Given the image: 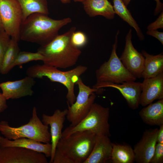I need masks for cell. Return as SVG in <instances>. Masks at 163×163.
Masks as SVG:
<instances>
[{"instance_id":"1","label":"cell","mask_w":163,"mask_h":163,"mask_svg":"<svg viewBox=\"0 0 163 163\" xmlns=\"http://www.w3.org/2000/svg\"><path fill=\"white\" fill-rule=\"evenodd\" d=\"M70 18L55 20L48 15L35 13L23 21L19 31L20 40L45 46L58 35L59 30L72 22Z\"/></svg>"},{"instance_id":"2","label":"cell","mask_w":163,"mask_h":163,"mask_svg":"<svg viewBox=\"0 0 163 163\" xmlns=\"http://www.w3.org/2000/svg\"><path fill=\"white\" fill-rule=\"evenodd\" d=\"M75 27L58 35L47 45L40 46L37 52L43 56V64L57 68L66 69L75 65L82 53L72 43L71 38L75 31Z\"/></svg>"},{"instance_id":"3","label":"cell","mask_w":163,"mask_h":163,"mask_svg":"<svg viewBox=\"0 0 163 163\" xmlns=\"http://www.w3.org/2000/svg\"><path fill=\"white\" fill-rule=\"evenodd\" d=\"M96 135L89 131H78L61 138L53 163H84L94 146Z\"/></svg>"},{"instance_id":"4","label":"cell","mask_w":163,"mask_h":163,"mask_svg":"<svg viewBox=\"0 0 163 163\" xmlns=\"http://www.w3.org/2000/svg\"><path fill=\"white\" fill-rule=\"evenodd\" d=\"M87 67L78 65L71 70L62 71L54 67L45 65L36 64L28 68L27 76L34 78L46 77L52 82H58L66 88L67 102L70 105L75 101L76 97L74 92L75 85L80 77L87 70Z\"/></svg>"},{"instance_id":"5","label":"cell","mask_w":163,"mask_h":163,"mask_svg":"<svg viewBox=\"0 0 163 163\" xmlns=\"http://www.w3.org/2000/svg\"><path fill=\"white\" fill-rule=\"evenodd\" d=\"M37 109L34 107L32 116L27 124L17 127L10 126L6 121L0 122V132L5 138L14 140L27 138L44 143L51 140L48 126L44 124L38 117Z\"/></svg>"},{"instance_id":"6","label":"cell","mask_w":163,"mask_h":163,"mask_svg":"<svg viewBox=\"0 0 163 163\" xmlns=\"http://www.w3.org/2000/svg\"><path fill=\"white\" fill-rule=\"evenodd\" d=\"M110 109L94 103L87 115L77 124L66 128L62 138L78 131H90L96 136H110L109 123Z\"/></svg>"},{"instance_id":"7","label":"cell","mask_w":163,"mask_h":163,"mask_svg":"<svg viewBox=\"0 0 163 163\" xmlns=\"http://www.w3.org/2000/svg\"><path fill=\"white\" fill-rule=\"evenodd\" d=\"M119 33L118 30L109 60L103 63L95 72L97 83L120 84L124 82L135 81L136 79L124 67L117 55L116 50Z\"/></svg>"},{"instance_id":"8","label":"cell","mask_w":163,"mask_h":163,"mask_svg":"<svg viewBox=\"0 0 163 163\" xmlns=\"http://www.w3.org/2000/svg\"><path fill=\"white\" fill-rule=\"evenodd\" d=\"M75 84L78 88L76 100L71 105L67 102L68 108L66 118L70 123V126H75L87 115L96 98L94 93L100 90L87 86L80 77Z\"/></svg>"},{"instance_id":"9","label":"cell","mask_w":163,"mask_h":163,"mask_svg":"<svg viewBox=\"0 0 163 163\" xmlns=\"http://www.w3.org/2000/svg\"><path fill=\"white\" fill-rule=\"evenodd\" d=\"M0 14L5 31L18 41L22 12L17 0H0Z\"/></svg>"},{"instance_id":"10","label":"cell","mask_w":163,"mask_h":163,"mask_svg":"<svg viewBox=\"0 0 163 163\" xmlns=\"http://www.w3.org/2000/svg\"><path fill=\"white\" fill-rule=\"evenodd\" d=\"M43 153L18 147H0V163H47Z\"/></svg>"},{"instance_id":"11","label":"cell","mask_w":163,"mask_h":163,"mask_svg":"<svg viewBox=\"0 0 163 163\" xmlns=\"http://www.w3.org/2000/svg\"><path fill=\"white\" fill-rule=\"evenodd\" d=\"M132 30L130 29L125 38V48L120 59L124 67L136 78H142L145 58L134 47L131 39Z\"/></svg>"},{"instance_id":"12","label":"cell","mask_w":163,"mask_h":163,"mask_svg":"<svg viewBox=\"0 0 163 163\" xmlns=\"http://www.w3.org/2000/svg\"><path fill=\"white\" fill-rule=\"evenodd\" d=\"M111 87L118 90L126 100L129 107L133 109L138 108L142 91V83L135 81L124 82L120 84L110 82L96 83L93 88L100 89Z\"/></svg>"},{"instance_id":"13","label":"cell","mask_w":163,"mask_h":163,"mask_svg":"<svg viewBox=\"0 0 163 163\" xmlns=\"http://www.w3.org/2000/svg\"><path fill=\"white\" fill-rule=\"evenodd\" d=\"M158 129L145 130L133 149L135 161L137 163H150L157 143Z\"/></svg>"},{"instance_id":"14","label":"cell","mask_w":163,"mask_h":163,"mask_svg":"<svg viewBox=\"0 0 163 163\" xmlns=\"http://www.w3.org/2000/svg\"><path fill=\"white\" fill-rule=\"evenodd\" d=\"M34 78L27 76L19 80L8 81L0 83L2 94L7 100L18 99L34 94L32 88L35 84Z\"/></svg>"},{"instance_id":"15","label":"cell","mask_w":163,"mask_h":163,"mask_svg":"<svg viewBox=\"0 0 163 163\" xmlns=\"http://www.w3.org/2000/svg\"><path fill=\"white\" fill-rule=\"evenodd\" d=\"M67 113V109L62 110L57 109L52 115L43 114L42 121L43 123L50 126L52 154L50 163H53L57 145L62 138V130Z\"/></svg>"},{"instance_id":"16","label":"cell","mask_w":163,"mask_h":163,"mask_svg":"<svg viewBox=\"0 0 163 163\" xmlns=\"http://www.w3.org/2000/svg\"><path fill=\"white\" fill-rule=\"evenodd\" d=\"M142 83L140 104L145 107L155 100L163 99V73L144 79Z\"/></svg>"},{"instance_id":"17","label":"cell","mask_w":163,"mask_h":163,"mask_svg":"<svg viewBox=\"0 0 163 163\" xmlns=\"http://www.w3.org/2000/svg\"><path fill=\"white\" fill-rule=\"evenodd\" d=\"M109 136H96L92 150L84 163H105L110 160L113 143Z\"/></svg>"},{"instance_id":"18","label":"cell","mask_w":163,"mask_h":163,"mask_svg":"<svg viewBox=\"0 0 163 163\" xmlns=\"http://www.w3.org/2000/svg\"><path fill=\"white\" fill-rule=\"evenodd\" d=\"M18 147L32 150L45 154L47 158L51 155L52 147L50 142L43 144L31 139L20 138L11 140L2 137L0 147Z\"/></svg>"},{"instance_id":"19","label":"cell","mask_w":163,"mask_h":163,"mask_svg":"<svg viewBox=\"0 0 163 163\" xmlns=\"http://www.w3.org/2000/svg\"><path fill=\"white\" fill-rule=\"evenodd\" d=\"M82 3L84 10L90 17L101 15L108 19L114 18L113 5L108 0H84Z\"/></svg>"},{"instance_id":"20","label":"cell","mask_w":163,"mask_h":163,"mask_svg":"<svg viewBox=\"0 0 163 163\" xmlns=\"http://www.w3.org/2000/svg\"><path fill=\"white\" fill-rule=\"evenodd\" d=\"M145 107L139 112L142 121L150 125L163 124V99Z\"/></svg>"},{"instance_id":"21","label":"cell","mask_w":163,"mask_h":163,"mask_svg":"<svg viewBox=\"0 0 163 163\" xmlns=\"http://www.w3.org/2000/svg\"><path fill=\"white\" fill-rule=\"evenodd\" d=\"M145 58L142 78L144 79L155 77L163 73L162 53L155 55L150 54L144 50L142 53Z\"/></svg>"},{"instance_id":"22","label":"cell","mask_w":163,"mask_h":163,"mask_svg":"<svg viewBox=\"0 0 163 163\" xmlns=\"http://www.w3.org/2000/svg\"><path fill=\"white\" fill-rule=\"evenodd\" d=\"M22 10V21L35 13L49 14L47 0H17Z\"/></svg>"},{"instance_id":"23","label":"cell","mask_w":163,"mask_h":163,"mask_svg":"<svg viewBox=\"0 0 163 163\" xmlns=\"http://www.w3.org/2000/svg\"><path fill=\"white\" fill-rule=\"evenodd\" d=\"M113 2L115 14L118 15L123 21L133 28L139 39L143 40L145 37L140 28L133 17L127 8L123 0H113Z\"/></svg>"},{"instance_id":"24","label":"cell","mask_w":163,"mask_h":163,"mask_svg":"<svg viewBox=\"0 0 163 163\" xmlns=\"http://www.w3.org/2000/svg\"><path fill=\"white\" fill-rule=\"evenodd\" d=\"M110 160L113 163H133L135 161L133 149L129 145L113 143Z\"/></svg>"},{"instance_id":"25","label":"cell","mask_w":163,"mask_h":163,"mask_svg":"<svg viewBox=\"0 0 163 163\" xmlns=\"http://www.w3.org/2000/svg\"><path fill=\"white\" fill-rule=\"evenodd\" d=\"M18 42L11 38L0 69V73L2 74H7L13 68V64L20 51Z\"/></svg>"},{"instance_id":"26","label":"cell","mask_w":163,"mask_h":163,"mask_svg":"<svg viewBox=\"0 0 163 163\" xmlns=\"http://www.w3.org/2000/svg\"><path fill=\"white\" fill-rule=\"evenodd\" d=\"M43 56L39 52L32 53L20 51L13 64V68L15 66L27 63L32 61L41 60Z\"/></svg>"},{"instance_id":"27","label":"cell","mask_w":163,"mask_h":163,"mask_svg":"<svg viewBox=\"0 0 163 163\" xmlns=\"http://www.w3.org/2000/svg\"><path fill=\"white\" fill-rule=\"evenodd\" d=\"M11 39V37L5 31L0 32V69Z\"/></svg>"},{"instance_id":"28","label":"cell","mask_w":163,"mask_h":163,"mask_svg":"<svg viewBox=\"0 0 163 163\" xmlns=\"http://www.w3.org/2000/svg\"><path fill=\"white\" fill-rule=\"evenodd\" d=\"M71 40L73 45L79 48L86 45L87 39L84 33L81 31H75L72 35Z\"/></svg>"},{"instance_id":"29","label":"cell","mask_w":163,"mask_h":163,"mask_svg":"<svg viewBox=\"0 0 163 163\" xmlns=\"http://www.w3.org/2000/svg\"><path fill=\"white\" fill-rule=\"evenodd\" d=\"M163 162V143H157L153 156L150 163Z\"/></svg>"},{"instance_id":"30","label":"cell","mask_w":163,"mask_h":163,"mask_svg":"<svg viewBox=\"0 0 163 163\" xmlns=\"http://www.w3.org/2000/svg\"><path fill=\"white\" fill-rule=\"evenodd\" d=\"M163 28V11L154 22L149 24L147 27L148 30H157L158 29Z\"/></svg>"},{"instance_id":"31","label":"cell","mask_w":163,"mask_h":163,"mask_svg":"<svg viewBox=\"0 0 163 163\" xmlns=\"http://www.w3.org/2000/svg\"><path fill=\"white\" fill-rule=\"evenodd\" d=\"M146 34L157 39L163 45V32L155 30H148Z\"/></svg>"},{"instance_id":"32","label":"cell","mask_w":163,"mask_h":163,"mask_svg":"<svg viewBox=\"0 0 163 163\" xmlns=\"http://www.w3.org/2000/svg\"><path fill=\"white\" fill-rule=\"evenodd\" d=\"M131 1V0H123L124 3L126 6ZM155 1L156 2V5L155 9L154 14L157 15L163 11V4L160 0H155Z\"/></svg>"},{"instance_id":"33","label":"cell","mask_w":163,"mask_h":163,"mask_svg":"<svg viewBox=\"0 0 163 163\" xmlns=\"http://www.w3.org/2000/svg\"><path fill=\"white\" fill-rule=\"evenodd\" d=\"M8 107L7 100L0 92V113L4 111Z\"/></svg>"},{"instance_id":"34","label":"cell","mask_w":163,"mask_h":163,"mask_svg":"<svg viewBox=\"0 0 163 163\" xmlns=\"http://www.w3.org/2000/svg\"><path fill=\"white\" fill-rule=\"evenodd\" d=\"M159 126L157 135V143H163V124Z\"/></svg>"},{"instance_id":"35","label":"cell","mask_w":163,"mask_h":163,"mask_svg":"<svg viewBox=\"0 0 163 163\" xmlns=\"http://www.w3.org/2000/svg\"><path fill=\"white\" fill-rule=\"evenodd\" d=\"M5 31L2 24L0 14V32Z\"/></svg>"},{"instance_id":"36","label":"cell","mask_w":163,"mask_h":163,"mask_svg":"<svg viewBox=\"0 0 163 163\" xmlns=\"http://www.w3.org/2000/svg\"><path fill=\"white\" fill-rule=\"evenodd\" d=\"M60 2L64 4H69L71 2L72 0H59Z\"/></svg>"},{"instance_id":"37","label":"cell","mask_w":163,"mask_h":163,"mask_svg":"<svg viewBox=\"0 0 163 163\" xmlns=\"http://www.w3.org/2000/svg\"><path fill=\"white\" fill-rule=\"evenodd\" d=\"M84 0H73L75 2H82Z\"/></svg>"},{"instance_id":"38","label":"cell","mask_w":163,"mask_h":163,"mask_svg":"<svg viewBox=\"0 0 163 163\" xmlns=\"http://www.w3.org/2000/svg\"><path fill=\"white\" fill-rule=\"evenodd\" d=\"M1 138H2V136H0V142H1Z\"/></svg>"}]
</instances>
